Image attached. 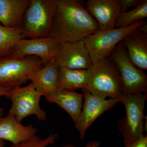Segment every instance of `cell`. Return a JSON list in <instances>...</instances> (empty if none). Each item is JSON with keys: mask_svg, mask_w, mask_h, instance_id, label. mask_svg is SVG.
<instances>
[{"mask_svg": "<svg viewBox=\"0 0 147 147\" xmlns=\"http://www.w3.org/2000/svg\"><path fill=\"white\" fill-rule=\"evenodd\" d=\"M98 30L97 22L79 1L58 0L50 37L61 43L74 42Z\"/></svg>", "mask_w": 147, "mask_h": 147, "instance_id": "6da1fadb", "label": "cell"}, {"mask_svg": "<svg viewBox=\"0 0 147 147\" xmlns=\"http://www.w3.org/2000/svg\"><path fill=\"white\" fill-rule=\"evenodd\" d=\"M58 0H30L23 19V38L50 36Z\"/></svg>", "mask_w": 147, "mask_h": 147, "instance_id": "7a4b0ae2", "label": "cell"}, {"mask_svg": "<svg viewBox=\"0 0 147 147\" xmlns=\"http://www.w3.org/2000/svg\"><path fill=\"white\" fill-rule=\"evenodd\" d=\"M91 79L85 90L103 98H119L122 94L121 81L117 68L109 58L101 60L90 69Z\"/></svg>", "mask_w": 147, "mask_h": 147, "instance_id": "3957f363", "label": "cell"}, {"mask_svg": "<svg viewBox=\"0 0 147 147\" xmlns=\"http://www.w3.org/2000/svg\"><path fill=\"white\" fill-rule=\"evenodd\" d=\"M42 66L41 60L35 56L23 57L11 54L0 58V86H21Z\"/></svg>", "mask_w": 147, "mask_h": 147, "instance_id": "277c9868", "label": "cell"}, {"mask_svg": "<svg viewBox=\"0 0 147 147\" xmlns=\"http://www.w3.org/2000/svg\"><path fill=\"white\" fill-rule=\"evenodd\" d=\"M120 99L124 105L126 115L119 120L118 127L124 144H132L143 134L147 93L122 94Z\"/></svg>", "mask_w": 147, "mask_h": 147, "instance_id": "5b68a950", "label": "cell"}, {"mask_svg": "<svg viewBox=\"0 0 147 147\" xmlns=\"http://www.w3.org/2000/svg\"><path fill=\"white\" fill-rule=\"evenodd\" d=\"M146 23V21L142 20L125 28L98 30L83 40L88 50L92 65L110 57L117 45L127 35Z\"/></svg>", "mask_w": 147, "mask_h": 147, "instance_id": "8992f818", "label": "cell"}, {"mask_svg": "<svg viewBox=\"0 0 147 147\" xmlns=\"http://www.w3.org/2000/svg\"><path fill=\"white\" fill-rule=\"evenodd\" d=\"M110 57L119 73L123 94L147 93V75L132 63L121 42L117 45Z\"/></svg>", "mask_w": 147, "mask_h": 147, "instance_id": "52a82bcc", "label": "cell"}, {"mask_svg": "<svg viewBox=\"0 0 147 147\" xmlns=\"http://www.w3.org/2000/svg\"><path fill=\"white\" fill-rule=\"evenodd\" d=\"M41 96L31 82L26 86L12 88L7 97L12 102L9 113L20 122L32 115L35 116L38 121L47 120V113L40 105Z\"/></svg>", "mask_w": 147, "mask_h": 147, "instance_id": "ba28073f", "label": "cell"}, {"mask_svg": "<svg viewBox=\"0 0 147 147\" xmlns=\"http://www.w3.org/2000/svg\"><path fill=\"white\" fill-rule=\"evenodd\" d=\"M83 92L84 104L79 117L74 122L82 140L84 139L88 129L98 117L121 102L119 98H104L88 92Z\"/></svg>", "mask_w": 147, "mask_h": 147, "instance_id": "9c48e42d", "label": "cell"}, {"mask_svg": "<svg viewBox=\"0 0 147 147\" xmlns=\"http://www.w3.org/2000/svg\"><path fill=\"white\" fill-rule=\"evenodd\" d=\"M61 43L54 38L20 40L12 49V54L20 57L35 56L42 61L43 66L55 58Z\"/></svg>", "mask_w": 147, "mask_h": 147, "instance_id": "30bf717a", "label": "cell"}, {"mask_svg": "<svg viewBox=\"0 0 147 147\" xmlns=\"http://www.w3.org/2000/svg\"><path fill=\"white\" fill-rule=\"evenodd\" d=\"M55 59L61 67L90 69L92 66L89 53L83 40L61 43Z\"/></svg>", "mask_w": 147, "mask_h": 147, "instance_id": "8fae6325", "label": "cell"}, {"mask_svg": "<svg viewBox=\"0 0 147 147\" xmlns=\"http://www.w3.org/2000/svg\"><path fill=\"white\" fill-rule=\"evenodd\" d=\"M87 9L98 25L99 30L116 28V22L121 13L120 0H88Z\"/></svg>", "mask_w": 147, "mask_h": 147, "instance_id": "7c38bea8", "label": "cell"}, {"mask_svg": "<svg viewBox=\"0 0 147 147\" xmlns=\"http://www.w3.org/2000/svg\"><path fill=\"white\" fill-rule=\"evenodd\" d=\"M37 129L32 124L23 125L12 114L8 113L0 122V139L17 145L30 140L36 135Z\"/></svg>", "mask_w": 147, "mask_h": 147, "instance_id": "4fadbf2b", "label": "cell"}, {"mask_svg": "<svg viewBox=\"0 0 147 147\" xmlns=\"http://www.w3.org/2000/svg\"><path fill=\"white\" fill-rule=\"evenodd\" d=\"M59 70L54 58L36 71L30 80L42 96H46L59 90Z\"/></svg>", "mask_w": 147, "mask_h": 147, "instance_id": "5bb4252c", "label": "cell"}, {"mask_svg": "<svg viewBox=\"0 0 147 147\" xmlns=\"http://www.w3.org/2000/svg\"><path fill=\"white\" fill-rule=\"evenodd\" d=\"M121 42L132 63L142 70H147V34L137 29L127 35Z\"/></svg>", "mask_w": 147, "mask_h": 147, "instance_id": "9a60e30c", "label": "cell"}, {"mask_svg": "<svg viewBox=\"0 0 147 147\" xmlns=\"http://www.w3.org/2000/svg\"><path fill=\"white\" fill-rule=\"evenodd\" d=\"M30 0H0V22L10 28H22Z\"/></svg>", "mask_w": 147, "mask_h": 147, "instance_id": "2e32d148", "label": "cell"}, {"mask_svg": "<svg viewBox=\"0 0 147 147\" xmlns=\"http://www.w3.org/2000/svg\"><path fill=\"white\" fill-rule=\"evenodd\" d=\"M45 97L47 102L56 103L65 110L74 122L82 111L84 95L74 91L59 90Z\"/></svg>", "mask_w": 147, "mask_h": 147, "instance_id": "e0dca14e", "label": "cell"}, {"mask_svg": "<svg viewBox=\"0 0 147 147\" xmlns=\"http://www.w3.org/2000/svg\"><path fill=\"white\" fill-rule=\"evenodd\" d=\"M90 69H73L60 67L59 90L74 91L86 89L91 79Z\"/></svg>", "mask_w": 147, "mask_h": 147, "instance_id": "ac0fdd59", "label": "cell"}, {"mask_svg": "<svg viewBox=\"0 0 147 147\" xmlns=\"http://www.w3.org/2000/svg\"><path fill=\"white\" fill-rule=\"evenodd\" d=\"M22 28H10L0 24V58L12 54L15 45L23 39Z\"/></svg>", "mask_w": 147, "mask_h": 147, "instance_id": "d6986e66", "label": "cell"}, {"mask_svg": "<svg viewBox=\"0 0 147 147\" xmlns=\"http://www.w3.org/2000/svg\"><path fill=\"white\" fill-rule=\"evenodd\" d=\"M147 17V1L142 0L140 3L132 10L121 13L117 18L116 28H123L144 20Z\"/></svg>", "mask_w": 147, "mask_h": 147, "instance_id": "ffe728a7", "label": "cell"}, {"mask_svg": "<svg viewBox=\"0 0 147 147\" xmlns=\"http://www.w3.org/2000/svg\"><path fill=\"white\" fill-rule=\"evenodd\" d=\"M58 137L57 134H51L45 139H41L36 135L29 141L9 147H48L55 144Z\"/></svg>", "mask_w": 147, "mask_h": 147, "instance_id": "44dd1931", "label": "cell"}, {"mask_svg": "<svg viewBox=\"0 0 147 147\" xmlns=\"http://www.w3.org/2000/svg\"><path fill=\"white\" fill-rule=\"evenodd\" d=\"M142 0H120L121 13L126 12L129 9L137 6Z\"/></svg>", "mask_w": 147, "mask_h": 147, "instance_id": "7402d4cb", "label": "cell"}, {"mask_svg": "<svg viewBox=\"0 0 147 147\" xmlns=\"http://www.w3.org/2000/svg\"><path fill=\"white\" fill-rule=\"evenodd\" d=\"M125 145V147H147V136H144L143 134L134 143Z\"/></svg>", "mask_w": 147, "mask_h": 147, "instance_id": "603a6c76", "label": "cell"}, {"mask_svg": "<svg viewBox=\"0 0 147 147\" xmlns=\"http://www.w3.org/2000/svg\"><path fill=\"white\" fill-rule=\"evenodd\" d=\"M101 142L99 141H91L88 142L85 147H99L100 146ZM61 147H77L71 144H67Z\"/></svg>", "mask_w": 147, "mask_h": 147, "instance_id": "cb8c5ba5", "label": "cell"}, {"mask_svg": "<svg viewBox=\"0 0 147 147\" xmlns=\"http://www.w3.org/2000/svg\"><path fill=\"white\" fill-rule=\"evenodd\" d=\"M11 88H10V87L0 86V96H5L7 97L9 94Z\"/></svg>", "mask_w": 147, "mask_h": 147, "instance_id": "d4e9b609", "label": "cell"}, {"mask_svg": "<svg viewBox=\"0 0 147 147\" xmlns=\"http://www.w3.org/2000/svg\"><path fill=\"white\" fill-rule=\"evenodd\" d=\"M137 30L142 33L147 34V23L141 25L138 28Z\"/></svg>", "mask_w": 147, "mask_h": 147, "instance_id": "484cf974", "label": "cell"}, {"mask_svg": "<svg viewBox=\"0 0 147 147\" xmlns=\"http://www.w3.org/2000/svg\"><path fill=\"white\" fill-rule=\"evenodd\" d=\"M3 114V110L2 108L0 107V122L2 119Z\"/></svg>", "mask_w": 147, "mask_h": 147, "instance_id": "4316f807", "label": "cell"}, {"mask_svg": "<svg viewBox=\"0 0 147 147\" xmlns=\"http://www.w3.org/2000/svg\"><path fill=\"white\" fill-rule=\"evenodd\" d=\"M5 145V144L3 140L0 139V147H4Z\"/></svg>", "mask_w": 147, "mask_h": 147, "instance_id": "83f0119b", "label": "cell"}]
</instances>
